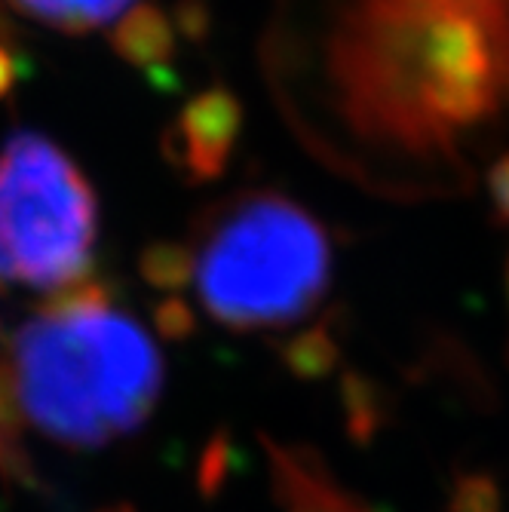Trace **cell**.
<instances>
[{
  "instance_id": "cell-1",
  "label": "cell",
  "mask_w": 509,
  "mask_h": 512,
  "mask_svg": "<svg viewBox=\"0 0 509 512\" xmlns=\"http://www.w3.org/2000/svg\"><path fill=\"white\" fill-rule=\"evenodd\" d=\"M506 0H362L344 68L365 120L451 142L491 120L509 89Z\"/></svg>"
},
{
  "instance_id": "cell-2",
  "label": "cell",
  "mask_w": 509,
  "mask_h": 512,
  "mask_svg": "<svg viewBox=\"0 0 509 512\" xmlns=\"http://www.w3.org/2000/svg\"><path fill=\"white\" fill-rule=\"evenodd\" d=\"M13 387L43 436L92 448L145 424L163 390V356L142 322L83 283L22 325Z\"/></svg>"
},
{
  "instance_id": "cell-3",
  "label": "cell",
  "mask_w": 509,
  "mask_h": 512,
  "mask_svg": "<svg viewBox=\"0 0 509 512\" xmlns=\"http://www.w3.org/2000/svg\"><path fill=\"white\" fill-rule=\"evenodd\" d=\"M191 283L224 329L276 332L304 322L332 286V240L276 191L237 194L200 221Z\"/></svg>"
},
{
  "instance_id": "cell-4",
  "label": "cell",
  "mask_w": 509,
  "mask_h": 512,
  "mask_svg": "<svg viewBox=\"0 0 509 512\" xmlns=\"http://www.w3.org/2000/svg\"><path fill=\"white\" fill-rule=\"evenodd\" d=\"M99 237V203L80 166L40 132L0 148V289L83 286Z\"/></svg>"
},
{
  "instance_id": "cell-5",
  "label": "cell",
  "mask_w": 509,
  "mask_h": 512,
  "mask_svg": "<svg viewBox=\"0 0 509 512\" xmlns=\"http://www.w3.org/2000/svg\"><path fill=\"white\" fill-rule=\"evenodd\" d=\"M243 132V102L227 86L194 96L166 132V157L188 181H215L224 175Z\"/></svg>"
},
{
  "instance_id": "cell-6",
  "label": "cell",
  "mask_w": 509,
  "mask_h": 512,
  "mask_svg": "<svg viewBox=\"0 0 509 512\" xmlns=\"http://www.w3.org/2000/svg\"><path fill=\"white\" fill-rule=\"evenodd\" d=\"M114 50L132 68L148 71L160 86L172 83V59H175V31L172 19L154 7H132L114 28Z\"/></svg>"
},
{
  "instance_id": "cell-7",
  "label": "cell",
  "mask_w": 509,
  "mask_h": 512,
  "mask_svg": "<svg viewBox=\"0 0 509 512\" xmlns=\"http://www.w3.org/2000/svg\"><path fill=\"white\" fill-rule=\"evenodd\" d=\"M13 4L25 16L53 28L89 31V28H102L120 13H126L132 0H13Z\"/></svg>"
},
{
  "instance_id": "cell-8",
  "label": "cell",
  "mask_w": 509,
  "mask_h": 512,
  "mask_svg": "<svg viewBox=\"0 0 509 512\" xmlns=\"http://www.w3.org/2000/svg\"><path fill=\"white\" fill-rule=\"evenodd\" d=\"M142 273L160 289H184L194 273V252L181 243H157L145 252Z\"/></svg>"
},
{
  "instance_id": "cell-9",
  "label": "cell",
  "mask_w": 509,
  "mask_h": 512,
  "mask_svg": "<svg viewBox=\"0 0 509 512\" xmlns=\"http://www.w3.org/2000/svg\"><path fill=\"white\" fill-rule=\"evenodd\" d=\"M491 215L500 227H509V151H503L488 169Z\"/></svg>"
},
{
  "instance_id": "cell-10",
  "label": "cell",
  "mask_w": 509,
  "mask_h": 512,
  "mask_svg": "<svg viewBox=\"0 0 509 512\" xmlns=\"http://www.w3.org/2000/svg\"><path fill=\"white\" fill-rule=\"evenodd\" d=\"M175 22H178L184 37H191L194 43H203L209 34V25H212L209 0H181L178 10H175Z\"/></svg>"
},
{
  "instance_id": "cell-11",
  "label": "cell",
  "mask_w": 509,
  "mask_h": 512,
  "mask_svg": "<svg viewBox=\"0 0 509 512\" xmlns=\"http://www.w3.org/2000/svg\"><path fill=\"white\" fill-rule=\"evenodd\" d=\"M506 283H509V264H506Z\"/></svg>"
}]
</instances>
